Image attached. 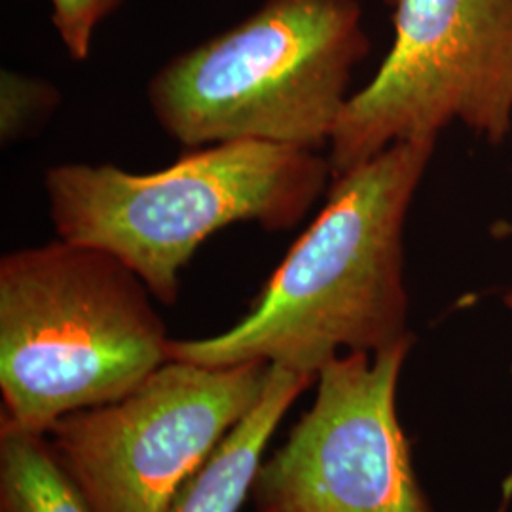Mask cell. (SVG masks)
Listing matches in <instances>:
<instances>
[{
	"label": "cell",
	"mask_w": 512,
	"mask_h": 512,
	"mask_svg": "<svg viewBox=\"0 0 512 512\" xmlns=\"http://www.w3.org/2000/svg\"><path fill=\"white\" fill-rule=\"evenodd\" d=\"M437 139L403 141L332 179L327 205L230 329L171 340V359L268 363L317 382L340 351L408 338L404 224Z\"/></svg>",
	"instance_id": "6da1fadb"
},
{
	"label": "cell",
	"mask_w": 512,
	"mask_h": 512,
	"mask_svg": "<svg viewBox=\"0 0 512 512\" xmlns=\"http://www.w3.org/2000/svg\"><path fill=\"white\" fill-rule=\"evenodd\" d=\"M332 179L317 150L266 141L192 148L154 173L116 165L61 164L44 188L57 238L101 249L139 275L165 306L205 239L230 224L289 230Z\"/></svg>",
	"instance_id": "7a4b0ae2"
},
{
	"label": "cell",
	"mask_w": 512,
	"mask_h": 512,
	"mask_svg": "<svg viewBox=\"0 0 512 512\" xmlns=\"http://www.w3.org/2000/svg\"><path fill=\"white\" fill-rule=\"evenodd\" d=\"M145 281L116 256L57 238L0 260V423L46 435L126 397L171 359Z\"/></svg>",
	"instance_id": "3957f363"
},
{
	"label": "cell",
	"mask_w": 512,
	"mask_h": 512,
	"mask_svg": "<svg viewBox=\"0 0 512 512\" xmlns=\"http://www.w3.org/2000/svg\"><path fill=\"white\" fill-rule=\"evenodd\" d=\"M368 48L359 0H264L169 59L148 82V105L186 148L266 141L319 152Z\"/></svg>",
	"instance_id": "277c9868"
},
{
	"label": "cell",
	"mask_w": 512,
	"mask_h": 512,
	"mask_svg": "<svg viewBox=\"0 0 512 512\" xmlns=\"http://www.w3.org/2000/svg\"><path fill=\"white\" fill-rule=\"evenodd\" d=\"M384 2L393 46L334 129L332 179L456 122L503 143L512 131V0Z\"/></svg>",
	"instance_id": "5b68a950"
},
{
	"label": "cell",
	"mask_w": 512,
	"mask_h": 512,
	"mask_svg": "<svg viewBox=\"0 0 512 512\" xmlns=\"http://www.w3.org/2000/svg\"><path fill=\"white\" fill-rule=\"evenodd\" d=\"M268 363L169 359L126 397L46 433L95 512H167L175 495L260 401Z\"/></svg>",
	"instance_id": "8992f818"
},
{
	"label": "cell",
	"mask_w": 512,
	"mask_h": 512,
	"mask_svg": "<svg viewBox=\"0 0 512 512\" xmlns=\"http://www.w3.org/2000/svg\"><path fill=\"white\" fill-rule=\"evenodd\" d=\"M414 340L321 368L310 410L258 465L255 512H433L397 416Z\"/></svg>",
	"instance_id": "52a82bcc"
},
{
	"label": "cell",
	"mask_w": 512,
	"mask_h": 512,
	"mask_svg": "<svg viewBox=\"0 0 512 512\" xmlns=\"http://www.w3.org/2000/svg\"><path fill=\"white\" fill-rule=\"evenodd\" d=\"M311 384L315 380L310 376L270 365L260 401L184 484L167 512H238L251 495L258 465L277 425Z\"/></svg>",
	"instance_id": "ba28073f"
},
{
	"label": "cell",
	"mask_w": 512,
	"mask_h": 512,
	"mask_svg": "<svg viewBox=\"0 0 512 512\" xmlns=\"http://www.w3.org/2000/svg\"><path fill=\"white\" fill-rule=\"evenodd\" d=\"M0 512H95L46 435L0 423Z\"/></svg>",
	"instance_id": "9c48e42d"
},
{
	"label": "cell",
	"mask_w": 512,
	"mask_h": 512,
	"mask_svg": "<svg viewBox=\"0 0 512 512\" xmlns=\"http://www.w3.org/2000/svg\"><path fill=\"white\" fill-rule=\"evenodd\" d=\"M61 95L52 82L4 69L0 73V139L14 143L40 128L57 109Z\"/></svg>",
	"instance_id": "30bf717a"
},
{
	"label": "cell",
	"mask_w": 512,
	"mask_h": 512,
	"mask_svg": "<svg viewBox=\"0 0 512 512\" xmlns=\"http://www.w3.org/2000/svg\"><path fill=\"white\" fill-rule=\"evenodd\" d=\"M124 0H50L52 23L67 54L86 61L92 50L95 29L114 14Z\"/></svg>",
	"instance_id": "8fae6325"
},
{
	"label": "cell",
	"mask_w": 512,
	"mask_h": 512,
	"mask_svg": "<svg viewBox=\"0 0 512 512\" xmlns=\"http://www.w3.org/2000/svg\"><path fill=\"white\" fill-rule=\"evenodd\" d=\"M495 238H512V220H499L492 228Z\"/></svg>",
	"instance_id": "7c38bea8"
},
{
	"label": "cell",
	"mask_w": 512,
	"mask_h": 512,
	"mask_svg": "<svg viewBox=\"0 0 512 512\" xmlns=\"http://www.w3.org/2000/svg\"><path fill=\"white\" fill-rule=\"evenodd\" d=\"M503 302H505V306L512 310V289L509 293L505 294V298H503Z\"/></svg>",
	"instance_id": "4fadbf2b"
}]
</instances>
